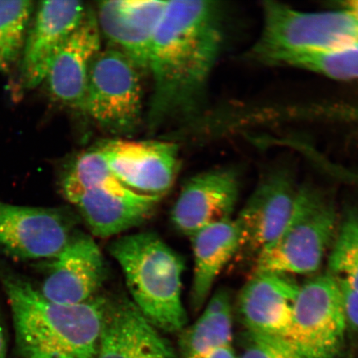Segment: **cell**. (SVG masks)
Here are the masks:
<instances>
[{"mask_svg": "<svg viewBox=\"0 0 358 358\" xmlns=\"http://www.w3.org/2000/svg\"><path fill=\"white\" fill-rule=\"evenodd\" d=\"M222 42L217 3L168 1L152 42L148 69L154 86L148 115L152 131L198 112Z\"/></svg>", "mask_w": 358, "mask_h": 358, "instance_id": "6da1fadb", "label": "cell"}, {"mask_svg": "<svg viewBox=\"0 0 358 358\" xmlns=\"http://www.w3.org/2000/svg\"><path fill=\"white\" fill-rule=\"evenodd\" d=\"M21 358H97L106 298L76 306L48 301L24 276L0 265Z\"/></svg>", "mask_w": 358, "mask_h": 358, "instance_id": "7a4b0ae2", "label": "cell"}, {"mask_svg": "<svg viewBox=\"0 0 358 358\" xmlns=\"http://www.w3.org/2000/svg\"><path fill=\"white\" fill-rule=\"evenodd\" d=\"M123 272L131 301L159 331L181 332L187 323L182 299L183 259L153 234L120 236L109 245Z\"/></svg>", "mask_w": 358, "mask_h": 358, "instance_id": "3957f363", "label": "cell"}, {"mask_svg": "<svg viewBox=\"0 0 358 358\" xmlns=\"http://www.w3.org/2000/svg\"><path fill=\"white\" fill-rule=\"evenodd\" d=\"M334 200L321 187L299 186L287 223L255 261L254 274L308 275L323 264L338 227Z\"/></svg>", "mask_w": 358, "mask_h": 358, "instance_id": "277c9868", "label": "cell"}, {"mask_svg": "<svg viewBox=\"0 0 358 358\" xmlns=\"http://www.w3.org/2000/svg\"><path fill=\"white\" fill-rule=\"evenodd\" d=\"M256 41L245 52L252 64L274 66L282 58L358 43V26L350 13L333 10L308 12L287 4L266 1Z\"/></svg>", "mask_w": 358, "mask_h": 358, "instance_id": "5b68a950", "label": "cell"}, {"mask_svg": "<svg viewBox=\"0 0 358 358\" xmlns=\"http://www.w3.org/2000/svg\"><path fill=\"white\" fill-rule=\"evenodd\" d=\"M142 109L140 70L117 49L101 50L90 69L83 113L103 131L123 136L140 127Z\"/></svg>", "mask_w": 358, "mask_h": 358, "instance_id": "8992f818", "label": "cell"}, {"mask_svg": "<svg viewBox=\"0 0 358 358\" xmlns=\"http://www.w3.org/2000/svg\"><path fill=\"white\" fill-rule=\"evenodd\" d=\"M336 276L327 273L299 286L287 344L303 358H334L347 329Z\"/></svg>", "mask_w": 358, "mask_h": 358, "instance_id": "52a82bcc", "label": "cell"}, {"mask_svg": "<svg viewBox=\"0 0 358 358\" xmlns=\"http://www.w3.org/2000/svg\"><path fill=\"white\" fill-rule=\"evenodd\" d=\"M67 208L26 207L0 201V249L19 259H53L77 231Z\"/></svg>", "mask_w": 358, "mask_h": 358, "instance_id": "ba28073f", "label": "cell"}, {"mask_svg": "<svg viewBox=\"0 0 358 358\" xmlns=\"http://www.w3.org/2000/svg\"><path fill=\"white\" fill-rule=\"evenodd\" d=\"M299 186L292 169L279 165L259 179L234 219L240 234V252L255 257L280 234L293 211Z\"/></svg>", "mask_w": 358, "mask_h": 358, "instance_id": "9c48e42d", "label": "cell"}, {"mask_svg": "<svg viewBox=\"0 0 358 358\" xmlns=\"http://www.w3.org/2000/svg\"><path fill=\"white\" fill-rule=\"evenodd\" d=\"M96 148L114 176L138 194L163 196L176 182L179 154L173 142L119 138Z\"/></svg>", "mask_w": 358, "mask_h": 358, "instance_id": "30bf717a", "label": "cell"}, {"mask_svg": "<svg viewBox=\"0 0 358 358\" xmlns=\"http://www.w3.org/2000/svg\"><path fill=\"white\" fill-rule=\"evenodd\" d=\"M104 256L95 240L76 231L64 249L52 259L40 292L65 306L86 303L96 297L106 279Z\"/></svg>", "mask_w": 358, "mask_h": 358, "instance_id": "8fae6325", "label": "cell"}, {"mask_svg": "<svg viewBox=\"0 0 358 358\" xmlns=\"http://www.w3.org/2000/svg\"><path fill=\"white\" fill-rule=\"evenodd\" d=\"M240 194L238 173L217 169L196 174L183 185L171 211L174 228L192 236L203 228L231 218Z\"/></svg>", "mask_w": 358, "mask_h": 358, "instance_id": "7c38bea8", "label": "cell"}, {"mask_svg": "<svg viewBox=\"0 0 358 358\" xmlns=\"http://www.w3.org/2000/svg\"><path fill=\"white\" fill-rule=\"evenodd\" d=\"M87 11L83 3L75 0L39 3L21 57V80L27 89L44 83L53 60Z\"/></svg>", "mask_w": 358, "mask_h": 358, "instance_id": "4fadbf2b", "label": "cell"}, {"mask_svg": "<svg viewBox=\"0 0 358 358\" xmlns=\"http://www.w3.org/2000/svg\"><path fill=\"white\" fill-rule=\"evenodd\" d=\"M97 358H176L173 348L125 295L106 298Z\"/></svg>", "mask_w": 358, "mask_h": 358, "instance_id": "5bb4252c", "label": "cell"}, {"mask_svg": "<svg viewBox=\"0 0 358 358\" xmlns=\"http://www.w3.org/2000/svg\"><path fill=\"white\" fill-rule=\"evenodd\" d=\"M168 1L110 0L98 3L101 34L140 71L149 69L152 42Z\"/></svg>", "mask_w": 358, "mask_h": 358, "instance_id": "9a60e30c", "label": "cell"}, {"mask_svg": "<svg viewBox=\"0 0 358 358\" xmlns=\"http://www.w3.org/2000/svg\"><path fill=\"white\" fill-rule=\"evenodd\" d=\"M299 286L289 275L254 274L237 301L248 332L287 343Z\"/></svg>", "mask_w": 358, "mask_h": 358, "instance_id": "2e32d148", "label": "cell"}, {"mask_svg": "<svg viewBox=\"0 0 358 358\" xmlns=\"http://www.w3.org/2000/svg\"><path fill=\"white\" fill-rule=\"evenodd\" d=\"M101 50V33L96 13L87 10L57 53L44 80L53 99L83 112L90 69Z\"/></svg>", "mask_w": 358, "mask_h": 358, "instance_id": "e0dca14e", "label": "cell"}, {"mask_svg": "<svg viewBox=\"0 0 358 358\" xmlns=\"http://www.w3.org/2000/svg\"><path fill=\"white\" fill-rule=\"evenodd\" d=\"M162 198L122 187L85 192L73 205L94 236L108 238L145 222Z\"/></svg>", "mask_w": 358, "mask_h": 358, "instance_id": "ac0fdd59", "label": "cell"}, {"mask_svg": "<svg viewBox=\"0 0 358 358\" xmlns=\"http://www.w3.org/2000/svg\"><path fill=\"white\" fill-rule=\"evenodd\" d=\"M194 267L191 306L199 312L208 302L215 282L232 258L239 253L240 234L234 219L203 228L191 236Z\"/></svg>", "mask_w": 358, "mask_h": 358, "instance_id": "d6986e66", "label": "cell"}, {"mask_svg": "<svg viewBox=\"0 0 358 358\" xmlns=\"http://www.w3.org/2000/svg\"><path fill=\"white\" fill-rule=\"evenodd\" d=\"M232 308L222 311L203 310L194 324L181 331L180 358H205L222 347L232 345Z\"/></svg>", "mask_w": 358, "mask_h": 358, "instance_id": "ffe728a7", "label": "cell"}, {"mask_svg": "<svg viewBox=\"0 0 358 358\" xmlns=\"http://www.w3.org/2000/svg\"><path fill=\"white\" fill-rule=\"evenodd\" d=\"M274 66L310 71L340 82L358 80V43L284 57Z\"/></svg>", "mask_w": 358, "mask_h": 358, "instance_id": "44dd1931", "label": "cell"}, {"mask_svg": "<svg viewBox=\"0 0 358 358\" xmlns=\"http://www.w3.org/2000/svg\"><path fill=\"white\" fill-rule=\"evenodd\" d=\"M34 3L0 0V71L8 73L21 59L28 36Z\"/></svg>", "mask_w": 358, "mask_h": 358, "instance_id": "7402d4cb", "label": "cell"}, {"mask_svg": "<svg viewBox=\"0 0 358 358\" xmlns=\"http://www.w3.org/2000/svg\"><path fill=\"white\" fill-rule=\"evenodd\" d=\"M329 268L331 274L358 289V205L350 206L338 223Z\"/></svg>", "mask_w": 358, "mask_h": 358, "instance_id": "603a6c76", "label": "cell"}, {"mask_svg": "<svg viewBox=\"0 0 358 358\" xmlns=\"http://www.w3.org/2000/svg\"><path fill=\"white\" fill-rule=\"evenodd\" d=\"M238 358H303L285 342L248 333L245 346Z\"/></svg>", "mask_w": 358, "mask_h": 358, "instance_id": "cb8c5ba5", "label": "cell"}, {"mask_svg": "<svg viewBox=\"0 0 358 358\" xmlns=\"http://www.w3.org/2000/svg\"><path fill=\"white\" fill-rule=\"evenodd\" d=\"M336 278L338 282L347 325L358 330V289L353 287L346 280L338 277Z\"/></svg>", "mask_w": 358, "mask_h": 358, "instance_id": "d4e9b609", "label": "cell"}, {"mask_svg": "<svg viewBox=\"0 0 358 358\" xmlns=\"http://www.w3.org/2000/svg\"><path fill=\"white\" fill-rule=\"evenodd\" d=\"M205 358H238V357L236 356L234 347L228 345L217 349Z\"/></svg>", "mask_w": 358, "mask_h": 358, "instance_id": "484cf974", "label": "cell"}, {"mask_svg": "<svg viewBox=\"0 0 358 358\" xmlns=\"http://www.w3.org/2000/svg\"><path fill=\"white\" fill-rule=\"evenodd\" d=\"M337 6L346 10L357 22L358 26V0L343 1L337 3Z\"/></svg>", "mask_w": 358, "mask_h": 358, "instance_id": "4316f807", "label": "cell"}, {"mask_svg": "<svg viewBox=\"0 0 358 358\" xmlns=\"http://www.w3.org/2000/svg\"><path fill=\"white\" fill-rule=\"evenodd\" d=\"M0 358H6V342L1 323H0Z\"/></svg>", "mask_w": 358, "mask_h": 358, "instance_id": "83f0119b", "label": "cell"}, {"mask_svg": "<svg viewBox=\"0 0 358 358\" xmlns=\"http://www.w3.org/2000/svg\"><path fill=\"white\" fill-rule=\"evenodd\" d=\"M347 179L348 180L352 181L353 183L358 185V171H352V170H349L347 174Z\"/></svg>", "mask_w": 358, "mask_h": 358, "instance_id": "f1b7e54d", "label": "cell"}, {"mask_svg": "<svg viewBox=\"0 0 358 358\" xmlns=\"http://www.w3.org/2000/svg\"><path fill=\"white\" fill-rule=\"evenodd\" d=\"M356 120H357V123L358 124V104L357 106V109H356Z\"/></svg>", "mask_w": 358, "mask_h": 358, "instance_id": "f546056e", "label": "cell"}, {"mask_svg": "<svg viewBox=\"0 0 358 358\" xmlns=\"http://www.w3.org/2000/svg\"><path fill=\"white\" fill-rule=\"evenodd\" d=\"M62 358H70V357H62Z\"/></svg>", "mask_w": 358, "mask_h": 358, "instance_id": "4dcf8cb0", "label": "cell"}]
</instances>
